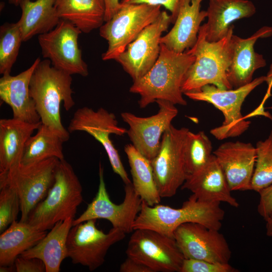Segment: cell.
Masks as SVG:
<instances>
[{
	"label": "cell",
	"instance_id": "d6986e66",
	"mask_svg": "<svg viewBox=\"0 0 272 272\" xmlns=\"http://www.w3.org/2000/svg\"><path fill=\"white\" fill-rule=\"evenodd\" d=\"M272 35V27L264 26L251 36L241 38L232 35V55L230 65L227 72L228 80L233 89L250 83L255 71L266 65L261 54L254 50V44L259 38Z\"/></svg>",
	"mask_w": 272,
	"mask_h": 272
},
{
	"label": "cell",
	"instance_id": "83f0119b",
	"mask_svg": "<svg viewBox=\"0 0 272 272\" xmlns=\"http://www.w3.org/2000/svg\"><path fill=\"white\" fill-rule=\"evenodd\" d=\"M55 7L61 19L89 33L105 22L104 0H55Z\"/></svg>",
	"mask_w": 272,
	"mask_h": 272
},
{
	"label": "cell",
	"instance_id": "d4e9b609",
	"mask_svg": "<svg viewBox=\"0 0 272 272\" xmlns=\"http://www.w3.org/2000/svg\"><path fill=\"white\" fill-rule=\"evenodd\" d=\"M74 219L56 223L37 244L19 256L37 258L43 261L46 272H59L61 262L67 256L66 241Z\"/></svg>",
	"mask_w": 272,
	"mask_h": 272
},
{
	"label": "cell",
	"instance_id": "9c48e42d",
	"mask_svg": "<svg viewBox=\"0 0 272 272\" xmlns=\"http://www.w3.org/2000/svg\"><path fill=\"white\" fill-rule=\"evenodd\" d=\"M189 129L171 125L163 133L158 154L151 161L155 182L161 198L176 194L188 175L184 153Z\"/></svg>",
	"mask_w": 272,
	"mask_h": 272
},
{
	"label": "cell",
	"instance_id": "8d00e7d4",
	"mask_svg": "<svg viewBox=\"0 0 272 272\" xmlns=\"http://www.w3.org/2000/svg\"><path fill=\"white\" fill-rule=\"evenodd\" d=\"M257 206L259 214L265 220L272 215V183L260 190Z\"/></svg>",
	"mask_w": 272,
	"mask_h": 272
},
{
	"label": "cell",
	"instance_id": "e0dca14e",
	"mask_svg": "<svg viewBox=\"0 0 272 272\" xmlns=\"http://www.w3.org/2000/svg\"><path fill=\"white\" fill-rule=\"evenodd\" d=\"M219 230L196 223H187L174 231L173 238L184 258L229 263L231 251Z\"/></svg>",
	"mask_w": 272,
	"mask_h": 272
},
{
	"label": "cell",
	"instance_id": "cb8c5ba5",
	"mask_svg": "<svg viewBox=\"0 0 272 272\" xmlns=\"http://www.w3.org/2000/svg\"><path fill=\"white\" fill-rule=\"evenodd\" d=\"M41 123H31L13 117L0 120V173L21 163L27 140Z\"/></svg>",
	"mask_w": 272,
	"mask_h": 272
},
{
	"label": "cell",
	"instance_id": "ba28073f",
	"mask_svg": "<svg viewBox=\"0 0 272 272\" xmlns=\"http://www.w3.org/2000/svg\"><path fill=\"white\" fill-rule=\"evenodd\" d=\"M59 160L50 158L31 163H21L9 171L0 173V184L14 187L19 196L21 221H27L33 209L46 196L52 186Z\"/></svg>",
	"mask_w": 272,
	"mask_h": 272
},
{
	"label": "cell",
	"instance_id": "ac0fdd59",
	"mask_svg": "<svg viewBox=\"0 0 272 272\" xmlns=\"http://www.w3.org/2000/svg\"><path fill=\"white\" fill-rule=\"evenodd\" d=\"M213 154L225 174L231 191L251 190L256 161V149L239 141L221 144Z\"/></svg>",
	"mask_w": 272,
	"mask_h": 272
},
{
	"label": "cell",
	"instance_id": "ab89813d",
	"mask_svg": "<svg viewBox=\"0 0 272 272\" xmlns=\"http://www.w3.org/2000/svg\"><path fill=\"white\" fill-rule=\"evenodd\" d=\"M105 5L104 21L107 22L117 12L120 7L119 0H104Z\"/></svg>",
	"mask_w": 272,
	"mask_h": 272
},
{
	"label": "cell",
	"instance_id": "4fadbf2b",
	"mask_svg": "<svg viewBox=\"0 0 272 272\" xmlns=\"http://www.w3.org/2000/svg\"><path fill=\"white\" fill-rule=\"evenodd\" d=\"M81 30L73 23L61 19L50 31L38 36L43 57L55 67L71 75L87 77L88 65L78 44Z\"/></svg>",
	"mask_w": 272,
	"mask_h": 272
},
{
	"label": "cell",
	"instance_id": "e575fe53",
	"mask_svg": "<svg viewBox=\"0 0 272 272\" xmlns=\"http://www.w3.org/2000/svg\"><path fill=\"white\" fill-rule=\"evenodd\" d=\"M229 263H216L203 260L184 258L180 272H237Z\"/></svg>",
	"mask_w": 272,
	"mask_h": 272
},
{
	"label": "cell",
	"instance_id": "ee69618b",
	"mask_svg": "<svg viewBox=\"0 0 272 272\" xmlns=\"http://www.w3.org/2000/svg\"><path fill=\"white\" fill-rule=\"evenodd\" d=\"M9 4L15 6H18L22 0H8Z\"/></svg>",
	"mask_w": 272,
	"mask_h": 272
},
{
	"label": "cell",
	"instance_id": "484cf974",
	"mask_svg": "<svg viewBox=\"0 0 272 272\" xmlns=\"http://www.w3.org/2000/svg\"><path fill=\"white\" fill-rule=\"evenodd\" d=\"M19 6L21 15L17 23L23 42L50 31L61 20L55 0H22Z\"/></svg>",
	"mask_w": 272,
	"mask_h": 272
},
{
	"label": "cell",
	"instance_id": "5bb4252c",
	"mask_svg": "<svg viewBox=\"0 0 272 272\" xmlns=\"http://www.w3.org/2000/svg\"><path fill=\"white\" fill-rule=\"evenodd\" d=\"M67 130L70 133L85 131L94 138L104 148L114 172L120 176L125 184L131 182L109 138L111 134L121 136L127 132L125 128L118 125L113 113L103 108L96 111L88 107L80 108L74 113Z\"/></svg>",
	"mask_w": 272,
	"mask_h": 272
},
{
	"label": "cell",
	"instance_id": "8fae6325",
	"mask_svg": "<svg viewBox=\"0 0 272 272\" xmlns=\"http://www.w3.org/2000/svg\"><path fill=\"white\" fill-rule=\"evenodd\" d=\"M99 183L97 192L86 210L74 219L73 226L90 219H105L112 227L125 234L133 231V223L142 207L143 200L135 192L132 182L124 186V197L120 204L113 202L110 199L104 178V168L101 163L99 166Z\"/></svg>",
	"mask_w": 272,
	"mask_h": 272
},
{
	"label": "cell",
	"instance_id": "60d3db41",
	"mask_svg": "<svg viewBox=\"0 0 272 272\" xmlns=\"http://www.w3.org/2000/svg\"><path fill=\"white\" fill-rule=\"evenodd\" d=\"M265 81L266 82L268 85V89L267 92L265 94V98H267L270 96V91L272 87V64H271L268 72L267 75L265 76Z\"/></svg>",
	"mask_w": 272,
	"mask_h": 272
},
{
	"label": "cell",
	"instance_id": "4dcf8cb0",
	"mask_svg": "<svg viewBox=\"0 0 272 272\" xmlns=\"http://www.w3.org/2000/svg\"><path fill=\"white\" fill-rule=\"evenodd\" d=\"M23 42L17 22L5 23L0 27V74H11Z\"/></svg>",
	"mask_w": 272,
	"mask_h": 272
},
{
	"label": "cell",
	"instance_id": "b9f144b4",
	"mask_svg": "<svg viewBox=\"0 0 272 272\" xmlns=\"http://www.w3.org/2000/svg\"><path fill=\"white\" fill-rule=\"evenodd\" d=\"M266 221V234L269 237H272V215L268 218Z\"/></svg>",
	"mask_w": 272,
	"mask_h": 272
},
{
	"label": "cell",
	"instance_id": "6da1fadb",
	"mask_svg": "<svg viewBox=\"0 0 272 272\" xmlns=\"http://www.w3.org/2000/svg\"><path fill=\"white\" fill-rule=\"evenodd\" d=\"M72 75L54 67L47 59L36 65L31 78L29 92L42 124L62 139H70V132L62 125L60 104L66 111L75 105L72 94Z\"/></svg>",
	"mask_w": 272,
	"mask_h": 272
},
{
	"label": "cell",
	"instance_id": "44dd1931",
	"mask_svg": "<svg viewBox=\"0 0 272 272\" xmlns=\"http://www.w3.org/2000/svg\"><path fill=\"white\" fill-rule=\"evenodd\" d=\"M202 0H180L174 24L160 39L161 44L177 53H182L195 44L206 11L200 10Z\"/></svg>",
	"mask_w": 272,
	"mask_h": 272
},
{
	"label": "cell",
	"instance_id": "74e56055",
	"mask_svg": "<svg viewBox=\"0 0 272 272\" xmlns=\"http://www.w3.org/2000/svg\"><path fill=\"white\" fill-rule=\"evenodd\" d=\"M180 0H121L120 3L147 4L154 6H160L169 10L172 15L174 22L175 20Z\"/></svg>",
	"mask_w": 272,
	"mask_h": 272
},
{
	"label": "cell",
	"instance_id": "d6a6232c",
	"mask_svg": "<svg viewBox=\"0 0 272 272\" xmlns=\"http://www.w3.org/2000/svg\"><path fill=\"white\" fill-rule=\"evenodd\" d=\"M256 161L251 190L258 193L272 183V130L268 138L255 146Z\"/></svg>",
	"mask_w": 272,
	"mask_h": 272
},
{
	"label": "cell",
	"instance_id": "2e32d148",
	"mask_svg": "<svg viewBox=\"0 0 272 272\" xmlns=\"http://www.w3.org/2000/svg\"><path fill=\"white\" fill-rule=\"evenodd\" d=\"M156 102L159 110L151 116L140 117L128 112L121 113L123 121L129 125L126 133L132 145L151 161L158 153L163 133L178 112L175 105L168 101L159 99Z\"/></svg>",
	"mask_w": 272,
	"mask_h": 272
},
{
	"label": "cell",
	"instance_id": "f546056e",
	"mask_svg": "<svg viewBox=\"0 0 272 272\" xmlns=\"http://www.w3.org/2000/svg\"><path fill=\"white\" fill-rule=\"evenodd\" d=\"M63 142L61 138L41 123L35 134L27 140L21 163L31 164L53 157L63 160Z\"/></svg>",
	"mask_w": 272,
	"mask_h": 272
},
{
	"label": "cell",
	"instance_id": "f1b7e54d",
	"mask_svg": "<svg viewBox=\"0 0 272 272\" xmlns=\"http://www.w3.org/2000/svg\"><path fill=\"white\" fill-rule=\"evenodd\" d=\"M132 184L135 192L148 205L160 203L161 199L154 178L151 161L140 153L132 144L126 145Z\"/></svg>",
	"mask_w": 272,
	"mask_h": 272
},
{
	"label": "cell",
	"instance_id": "8992f818",
	"mask_svg": "<svg viewBox=\"0 0 272 272\" xmlns=\"http://www.w3.org/2000/svg\"><path fill=\"white\" fill-rule=\"evenodd\" d=\"M265 80V76H261L246 85L231 89L207 85L197 91L183 94L192 100L212 104L223 113L224 119L222 124L210 131L217 139L222 140L239 137L248 129L250 122L242 115V105L251 91Z\"/></svg>",
	"mask_w": 272,
	"mask_h": 272
},
{
	"label": "cell",
	"instance_id": "ffe728a7",
	"mask_svg": "<svg viewBox=\"0 0 272 272\" xmlns=\"http://www.w3.org/2000/svg\"><path fill=\"white\" fill-rule=\"evenodd\" d=\"M181 188L190 191L200 200L224 202L234 208L239 206L232 195L223 170L213 154L204 166L187 176Z\"/></svg>",
	"mask_w": 272,
	"mask_h": 272
},
{
	"label": "cell",
	"instance_id": "7a4b0ae2",
	"mask_svg": "<svg viewBox=\"0 0 272 272\" xmlns=\"http://www.w3.org/2000/svg\"><path fill=\"white\" fill-rule=\"evenodd\" d=\"M195 56L186 51L177 53L161 44L159 57L152 67L141 78L133 81L129 92L140 95L141 108L161 99L174 104L187 105L181 85Z\"/></svg>",
	"mask_w": 272,
	"mask_h": 272
},
{
	"label": "cell",
	"instance_id": "f35d334b",
	"mask_svg": "<svg viewBox=\"0 0 272 272\" xmlns=\"http://www.w3.org/2000/svg\"><path fill=\"white\" fill-rule=\"evenodd\" d=\"M120 272H154L149 266L131 257L127 256L120 264Z\"/></svg>",
	"mask_w": 272,
	"mask_h": 272
},
{
	"label": "cell",
	"instance_id": "52a82bcc",
	"mask_svg": "<svg viewBox=\"0 0 272 272\" xmlns=\"http://www.w3.org/2000/svg\"><path fill=\"white\" fill-rule=\"evenodd\" d=\"M120 4L117 12L99 28L100 36L108 43L102 55L103 60H115L162 12L160 6Z\"/></svg>",
	"mask_w": 272,
	"mask_h": 272
},
{
	"label": "cell",
	"instance_id": "7bdbcfd3",
	"mask_svg": "<svg viewBox=\"0 0 272 272\" xmlns=\"http://www.w3.org/2000/svg\"><path fill=\"white\" fill-rule=\"evenodd\" d=\"M16 271L15 266L14 265L10 266H0L1 272Z\"/></svg>",
	"mask_w": 272,
	"mask_h": 272
},
{
	"label": "cell",
	"instance_id": "277c9868",
	"mask_svg": "<svg viewBox=\"0 0 272 272\" xmlns=\"http://www.w3.org/2000/svg\"><path fill=\"white\" fill-rule=\"evenodd\" d=\"M234 26L228 34L216 42L206 38L205 26L201 25L194 45L186 50L195 56V60L184 78L181 91L184 94L199 90L207 85L224 89H233L227 72L232 55V35Z\"/></svg>",
	"mask_w": 272,
	"mask_h": 272
},
{
	"label": "cell",
	"instance_id": "7c38bea8",
	"mask_svg": "<svg viewBox=\"0 0 272 272\" xmlns=\"http://www.w3.org/2000/svg\"><path fill=\"white\" fill-rule=\"evenodd\" d=\"M126 254L154 272H180L184 259L174 238L147 229L133 230Z\"/></svg>",
	"mask_w": 272,
	"mask_h": 272
},
{
	"label": "cell",
	"instance_id": "7402d4cb",
	"mask_svg": "<svg viewBox=\"0 0 272 272\" xmlns=\"http://www.w3.org/2000/svg\"><path fill=\"white\" fill-rule=\"evenodd\" d=\"M37 58L27 70L16 75H3L0 79V98L12 108L13 118L31 123L41 122L29 92L32 74L40 61Z\"/></svg>",
	"mask_w": 272,
	"mask_h": 272
},
{
	"label": "cell",
	"instance_id": "603a6c76",
	"mask_svg": "<svg viewBox=\"0 0 272 272\" xmlns=\"http://www.w3.org/2000/svg\"><path fill=\"white\" fill-rule=\"evenodd\" d=\"M206 11V38L216 42L228 34L233 22L252 16L256 8L249 0H209Z\"/></svg>",
	"mask_w": 272,
	"mask_h": 272
},
{
	"label": "cell",
	"instance_id": "30bf717a",
	"mask_svg": "<svg viewBox=\"0 0 272 272\" xmlns=\"http://www.w3.org/2000/svg\"><path fill=\"white\" fill-rule=\"evenodd\" d=\"M96 219L73 226L66 241L67 256L74 264H80L93 271L101 266L109 248L123 240L125 233L112 228L107 233L96 227Z\"/></svg>",
	"mask_w": 272,
	"mask_h": 272
},
{
	"label": "cell",
	"instance_id": "1f68e13d",
	"mask_svg": "<svg viewBox=\"0 0 272 272\" xmlns=\"http://www.w3.org/2000/svg\"><path fill=\"white\" fill-rule=\"evenodd\" d=\"M212 153V143L202 131L194 133L188 130L186 140L184 159L187 175H190L204 166Z\"/></svg>",
	"mask_w": 272,
	"mask_h": 272
},
{
	"label": "cell",
	"instance_id": "d590c367",
	"mask_svg": "<svg viewBox=\"0 0 272 272\" xmlns=\"http://www.w3.org/2000/svg\"><path fill=\"white\" fill-rule=\"evenodd\" d=\"M17 272H45L44 263L37 258L18 257L14 262Z\"/></svg>",
	"mask_w": 272,
	"mask_h": 272
},
{
	"label": "cell",
	"instance_id": "5b68a950",
	"mask_svg": "<svg viewBox=\"0 0 272 272\" xmlns=\"http://www.w3.org/2000/svg\"><path fill=\"white\" fill-rule=\"evenodd\" d=\"M83 188L71 165L64 159L56 167L54 183L45 197L30 213L27 222L43 231L59 221L75 219L83 200Z\"/></svg>",
	"mask_w": 272,
	"mask_h": 272
},
{
	"label": "cell",
	"instance_id": "4316f807",
	"mask_svg": "<svg viewBox=\"0 0 272 272\" xmlns=\"http://www.w3.org/2000/svg\"><path fill=\"white\" fill-rule=\"evenodd\" d=\"M27 221H14L0 235V266L14 264L23 252L37 244L47 234Z\"/></svg>",
	"mask_w": 272,
	"mask_h": 272
},
{
	"label": "cell",
	"instance_id": "9a60e30c",
	"mask_svg": "<svg viewBox=\"0 0 272 272\" xmlns=\"http://www.w3.org/2000/svg\"><path fill=\"white\" fill-rule=\"evenodd\" d=\"M174 23L171 15L162 11L115 60L132 78L138 80L147 74L156 62L160 51L162 33Z\"/></svg>",
	"mask_w": 272,
	"mask_h": 272
},
{
	"label": "cell",
	"instance_id": "3957f363",
	"mask_svg": "<svg viewBox=\"0 0 272 272\" xmlns=\"http://www.w3.org/2000/svg\"><path fill=\"white\" fill-rule=\"evenodd\" d=\"M220 205V202L200 200L193 194L178 209L160 203L151 206L143 200L141 211L133 223V230L150 229L172 238L175 230L187 223H198L219 230L225 216Z\"/></svg>",
	"mask_w": 272,
	"mask_h": 272
},
{
	"label": "cell",
	"instance_id": "836d02e7",
	"mask_svg": "<svg viewBox=\"0 0 272 272\" xmlns=\"http://www.w3.org/2000/svg\"><path fill=\"white\" fill-rule=\"evenodd\" d=\"M21 212L20 200L16 189L8 184H0V233L17 220Z\"/></svg>",
	"mask_w": 272,
	"mask_h": 272
}]
</instances>
